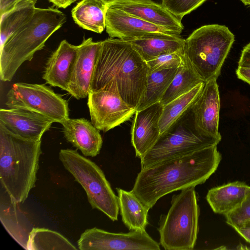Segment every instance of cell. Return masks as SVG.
Masks as SVG:
<instances>
[{"label":"cell","mask_w":250,"mask_h":250,"mask_svg":"<svg viewBox=\"0 0 250 250\" xmlns=\"http://www.w3.org/2000/svg\"><path fill=\"white\" fill-rule=\"evenodd\" d=\"M178 67L149 71L144 93L136 110L160 102Z\"/></svg>","instance_id":"27"},{"label":"cell","mask_w":250,"mask_h":250,"mask_svg":"<svg viewBox=\"0 0 250 250\" xmlns=\"http://www.w3.org/2000/svg\"><path fill=\"white\" fill-rule=\"evenodd\" d=\"M207 0H163L162 5L171 14L182 21Z\"/></svg>","instance_id":"30"},{"label":"cell","mask_w":250,"mask_h":250,"mask_svg":"<svg viewBox=\"0 0 250 250\" xmlns=\"http://www.w3.org/2000/svg\"><path fill=\"white\" fill-rule=\"evenodd\" d=\"M87 98L91 122L104 132L129 120L136 111L118 94L104 89L90 90Z\"/></svg>","instance_id":"11"},{"label":"cell","mask_w":250,"mask_h":250,"mask_svg":"<svg viewBox=\"0 0 250 250\" xmlns=\"http://www.w3.org/2000/svg\"><path fill=\"white\" fill-rule=\"evenodd\" d=\"M205 82H202L189 92L164 105L159 121L160 135L187 112L202 92Z\"/></svg>","instance_id":"26"},{"label":"cell","mask_w":250,"mask_h":250,"mask_svg":"<svg viewBox=\"0 0 250 250\" xmlns=\"http://www.w3.org/2000/svg\"><path fill=\"white\" fill-rule=\"evenodd\" d=\"M236 74L239 79L250 85V67L238 66Z\"/></svg>","instance_id":"35"},{"label":"cell","mask_w":250,"mask_h":250,"mask_svg":"<svg viewBox=\"0 0 250 250\" xmlns=\"http://www.w3.org/2000/svg\"><path fill=\"white\" fill-rule=\"evenodd\" d=\"M149 73L146 62L128 41L109 38L101 41L91 90L114 92L137 109Z\"/></svg>","instance_id":"2"},{"label":"cell","mask_w":250,"mask_h":250,"mask_svg":"<svg viewBox=\"0 0 250 250\" xmlns=\"http://www.w3.org/2000/svg\"><path fill=\"white\" fill-rule=\"evenodd\" d=\"M107 4L102 0H82L72 9L75 22L87 30L101 34L105 29Z\"/></svg>","instance_id":"21"},{"label":"cell","mask_w":250,"mask_h":250,"mask_svg":"<svg viewBox=\"0 0 250 250\" xmlns=\"http://www.w3.org/2000/svg\"><path fill=\"white\" fill-rule=\"evenodd\" d=\"M226 223L234 229L245 221L250 220V192L246 195L240 206L225 215Z\"/></svg>","instance_id":"32"},{"label":"cell","mask_w":250,"mask_h":250,"mask_svg":"<svg viewBox=\"0 0 250 250\" xmlns=\"http://www.w3.org/2000/svg\"><path fill=\"white\" fill-rule=\"evenodd\" d=\"M103 2H104V3H106V4H108V3H109L111 2H113L116 0H102Z\"/></svg>","instance_id":"40"},{"label":"cell","mask_w":250,"mask_h":250,"mask_svg":"<svg viewBox=\"0 0 250 250\" xmlns=\"http://www.w3.org/2000/svg\"><path fill=\"white\" fill-rule=\"evenodd\" d=\"M122 220L130 230H144L149 210L131 191L117 188Z\"/></svg>","instance_id":"22"},{"label":"cell","mask_w":250,"mask_h":250,"mask_svg":"<svg viewBox=\"0 0 250 250\" xmlns=\"http://www.w3.org/2000/svg\"><path fill=\"white\" fill-rule=\"evenodd\" d=\"M150 23L181 34L184 26L162 4L145 0H116L107 4Z\"/></svg>","instance_id":"17"},{"label":"cell","mask_w":250,"mask_h":250,"mask_svg":"<svg viewBox=\"0 0 250 250\" xmlns=\"http://www.w3.org/2000/svg\"><path fill=\"white\" fill-rule=\"evenodd\" d=\"M234 41L226 26L205 25L185 39L184 54L205 83L218 79Z\"/></svg>","instance_id":"5"},{"label":"cell","mask_w":250,"mask_h":250,"mask_svg":"<svg viewBox=\"0 0 250 250\" xmlns=\"http://www.w3.org/2000/svg\"><path fill=\"white\" fill-rule=\"evenodd\" d=\"M184 58V51H177L163 54L146 63L149 71L155 70L170 69L178 67Z\"/></svg>","instance_id":"31"},{"label":"cell","mask_w":250,"mask_h":250,"mask_svg":"<svg viewBox=\"0 0 250 250\" xmlns=\"http://www.w3.org/2000/svg\"><path fill=\"white\" fill-rule=\"evenodd\" d=\"M77 54V45L64 40L51 54L46 63L42 78L46 83L69 91L73 66Z\"/></svg>","instance_id":"18"},{"label":"cell","mask_w":250,"mask_h":250,"mask_svg":"<svg viewBox=\"0 0 250 250\" xmlns=\"http://www.w3.org/2000/svg\"><path fill=\"white\" fill-rule=\"evenodd\" d=\"M181 191L172 196L168 212L159 222L160 244L165 250H192L196 241L199 208L194 187Z\"/></svg>","instance_id":"6"},{"label":"cell","mask_w":250,"mask_h":250,"mask_svg":"<svg viewBox=\"0 0 250 250\" xmlns=\"http://www.w3.org/2000/svg\"><path fill=\"white\" fill-rule=\"evenodd\" d=\"M66 140L85 156L95 157L103 145L100 130L84 118H67L61 124Z\"/></svg>","instance_id":"19"},{"label":"cell","mask_w":250,"mask_h":250,"mask_svg":"<svg viewBox=\"0 0 250 250\" xmlns=\"http://www.w3.org/2000/svg\"><path fill=\"white\" fill-rule=\"evenodd\" d=\"M9 108L34 112L61 124L69 118L67 102L51 88L41 84L16 83L6 95Z\"/></svg>","instance_id":"9"},{"label":"cell","mask_w":250,"mask_h":250,"mask_svg":"<svg viewBox=\"0 0 250 250\" xmlns=\"http://www.w3.org/2000/svg\"><path fill=\"white\" fill-rule=\"evenodd\" d=\"M204 82L184 54V58L160 102L164 105Z\"/></svg>","instance_id":"25"},{"label":"cell","mask_w":250,"mask_h":250,"mask_svg":"<svg viewBox=\"0 0 250 250\" xmlns=\"http://www.w3.org/2000/svg\"><path fill=\"white\" fill-rule=\"evenodd\" d=\"M41 140L17 136L0 123V180L9 199L23 203L35 186Z\"/></svg>","instance_id":"3"},{"label":"cell","mask_w":250,"mask_h":250,"mask_svg":"<svg viewBox=\"0 0 250 250\" xmlns=\"http://www.w3.org/2000/svg\"><path fill=\"white\" fill-rule=\"evenodd\" d=\"M217 80L214 78L205 83L192 111L195 125L201 132L221 139L219 131L220 100Z\"/></svg>","instance_id":"14"},{"label":"cell","mask_w":250,"mask_h":250,"mask_svg":"<svg viewBox=\"0 0 250 250\" xmlns=\"http://www.w3.org/2000/svg\"><path fill=\"white\" fill-rule=\"evenodd\" d=\"M221 160L213 146L161 162L141 169L131 191L149 209L167 194L205 183Z\"/></svg>","instance_id":"1"},{"label":"cell","mask_w":250,"mask_h":250,"mask_svg":"<svg viewBox=\"0 0 250 250\" xmlns=\"http://www.w3.org/2000/svg\"><path fill=\"white\" fill-rule=\"evenodd\" d=\"M242 237L250 243V220L245 221L234 229Z\"/></svg>","instance_id":"34"},{"label":"cell","mask_w":250,"mask_h":250,"mask_svg":"<svg viewBox=\"0 0 250 250\" xmlns=\"http://www.w3.org/2000/svg\"><path fill=\"white\" fill-rule=\"evenodd\" d=\"M240 1L246 6H250V0H240Z\"/></svg>","instance_id":"38"},{"label":"cell","mask_w":250,"mask_h":250,"mask_svg":"<svg viewBox=\"0 0 250 250\" xmlns=\"http://www.w3.org/2000/svg\"><path fill=\"white\" fill-rule=\"evenodd\" d=\"M53 123L45 116L28 110L0 109V123L14 134L28 140H41Z\"/></svg>","instance_id":"16"},{"label":"cell","mask_w":250,"mask_h":250,"mask_svg":"<svg viewBox=\"0 0 250 250\" xmlns=\"http://www.w3.org/2000/svg\"><path fill=\"white\" fill-rule=\"evenodd\" d=\"M221 139L208 136L196 126L192 107L160 135L150 149L141 158V169L161 162L217 146Z\"/></svg>","instance_id":"7"},{"label":"cell","mask_w":250,"mask_h":250,"mask_svg":"<svg viewBox=\"0 0 250 250\" xmlns=\"http://www.w3.org/2000/svg\"><path fill=\"white\" fill-rule=\"evenodd\" d=\"M145 0L152 1V2H153L158 3V4H162V2L163 1V0Z\"/></svg>","instance_id":"39"},{"label":"cell","mask_w":250,"mask_h":250,"mask_svg":"<svg viewBox=\"0 0 250 250\" xmlns=\"http://www.w3.org/2000/svg\"><path fill=\"white\" fill-rule=\"evenodd\" d=\"M59 157L64 168L84 188L92 208L101 211L112 221L117 220L119 212L118 196L103 170L77 150L62 149Z\"/></svg>","instance_id":"8"},{"label":"cell","mask_w":250,"mask_h":250,"mask_svg":"<svg viewBox=\"0 0 250 250\" xmlns=\"http://www.w3.org/2000/svg\"><path fill=\"white\" fill-rule=\"evenodd\" d=\"M19 0H0V15L11 9Z\"/></svg>","instance_id":"36"},{"label":"cell","mask_w":250,"mask_h":250,"mask_svg":"<svg viewBox=\"0 0 250 250\" xmlns=\"http://www.w3.org/2000/svg\"><path fill=\"white\" fill-rule=\"evenodd\" d=\"M37 0H19L15 6L0 16V48L7 39L33 16Z\"/></svg>","instance_id":"23"},{"label":"cell","mask_w":250,"mask_h":250,"mask_svg":"<svg viewBox=\"0 0 250 250\" xmlns=\"http://www.w3.org/2000/svg\"><path fill=\"white\" fill-rule=\"evenodd\" d=\"M250 192V187L236 181L209 189L206 199L216 213L225 216L239 207Z\"/></svg>","instance_id":"20"},{"label":"cell","mask_w":250,"mask_h":250,"mask_svg":"<svg viewBox=\"0 0 250 250\" xmlns=\"http://www.w3.org/2000/svg\"><path fill=\"white\" fill-rule=\"evenodd\" d=\"M101 45V41L94 42L89 38L77 45L68 92L77 100L87 97L91 90Z\"/></svg>","instance_id":"13"},{"label":"cell","mask_w":250,"mask_h":250,"mask_svg":"<svg viewBox=\"0 0 250 250\" xmlns=\"http://www.w3.org/2000/svg\"><path fill=\"white\" fill-rule=\"evenodd\" d=\"M54 5L59 8L65 9L77 0H48Z\"/></svg>","instance_id":"37"},{"label":"cell","mask_w":250,"mask_h":250,"mask_svg":"<svg viewBox=\"0 0 250 250\" xmlns=\"http://www.w3.org/2000/svg\"><path fill=\"white\" fill-rule=\"evenodd\" d=\"M238 66L250 67V42L243 47L238 62Z\"/></svg>","instance_id":"33"},{"label":"cell","mask_w":250,"mask_h":250,"mask_svg":"<svg viewBox=\"0 0 250 250\" xmlns=\"http://www.w3.org/2000/svg\"><path fill=\"white\" fill-rule=\"evenodd\" d=\"M66 20V16L57 8L36 7L32 18L11 35L0 48V80L10 82L21 64L31 61Z\"/></svg>","instance_id":"4"},{"label":"cell","mask_w":250,"mask_h":250,"mask_svg":"<svg viewBox=\"0 0 250 250\" xmlns=\"http://www.w3.org/2000/svg\"><path fill=\"white\" fill-rule=\"evenodd\" d=\"M0 221L6 231L23 248L27 250L30 231L21 224L16 212L15 203L10 200V204L0 203Z\"/></svg>","instance_id":"29"},{"label":"cell","mask_w":250,"mask_h":250,"mask_svg":"<svg viewBox=\"0 0 250 250\" xmlns=\"http://www.w3.org/2000/svg\"><path fill=\"white\" fill-rule=\"evenodd\" d=\"M128 41L146 62L163 54L184 51L185 39L152 37Z\"/></svg>","instance_id":"24"},{"label":"cell","mask_w":250,"mask_h":250,"mask_svg":"<svg viewBox=\"0 0 250 250\" xmlns=\"http://www.w3.org/2000/svg\"><path fill=\"white\" fill-rule=\"evenodd\" d=\"M105 30L110 38L126 41L152 37H181L178 32L150 23L108 4Z\"/></svg>","instance_id":"12"},{"label":"cell","mask_w":250,"mask_h":250,"mask_svg":"<svg viewBox=\"0 0 250 250\" xmlns=\"http://www.w3.org/2000/svg\"><path fill=\"white\" fill-rule=\"evenodd\" d=\"M80 250H160V245L144 230L113 233L96 227L86 229L78 241Z\"/></svg>","instance_id":"10"},{"label":"cell","mask_w":250,"mask_h":250,"mask_svg":"<svg viewBox=\"0 0 250 250\" xmlns=\"http://www.w3.org/2000/svg\"><path fill=\"white\" fill-rule=\"evenodd\" d=\"M78 249L57 231L44 228H33L30 231L28 250H76Z\"/></svg>","instance_id":"28"},{"label":"cell","mask_w":250,"mask_h":250,"mask_svg":"<svg viewBox=\"0 0 250 250\" xmlns=\"http://www.w3.org/2000/svg\"><path fill=\"white\" fill-rule=\"evenodd\" d=\"M163 106L161 102H158L136 110L131 130V143L136 157L141 159L159 138V121Z\"/></svg>","instance_id":"15"}]
</instances>
